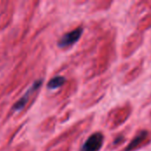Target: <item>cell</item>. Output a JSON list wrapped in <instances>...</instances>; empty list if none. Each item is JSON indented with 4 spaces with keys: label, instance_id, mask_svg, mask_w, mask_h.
<instances>
[{
    "label": "cell",
    "instance_id": "6da1fadb",
    "mask_svg": "<svg viewBox=\"0 0 151 151\" xmlns=\"http://www.w3.org/2000/svg\"><path fill=\"white\" fill-rule=\"evenodd\" d=\"M104 142V135L101 133L93 134L83 144L81 151H98Z\"/></svg>",
    "mask_w": 151,
    "mask_h": 151
},
{
    "label": "cell",
    "instance_id": "7a4b0ae2",
    "mask_svg": "<svg viewBox=\"0 0 151 151\" xmlns=\"http://www.w3.org/2000/svg\"><path fill=\"white\" fill-rule=\"evenodd\" d=\"M81 33H82V28L79 27L73 31H71L67 34H65L58 42V45L60 47H67V46H70L72 44H73L74 42H76L81 35Z\"/></svg>",
    "mask_w": 151,
    "mask_h": 151
},
{
    "label": "cell",
    "instance_id": "3957f363",
    "mask_svg": "<svg viewBox=\"0 0 151 151\" xmlns=\"http://www.w3.org/2000/svg\"><path fill=\"white\" fill-rule=\"evenodd\" d=\"M40 84H41V81H37L36 82H35L34 84H33V86L28 89V91H27V93L14 104V106H13V109L15 110V111H20V110H22L24 107H25V105L27 104V101H28V99H29V97H30V96L32 95V93L34 92V91H35L38 88H39V86H40Z\"/></svg>",
    "mask_w": 151,
    "mask_h": 151
},
{
    "label": "cell",
    "instance_id": "277c9868",
    "mask_svg": "<svg viewBox=\"0 0 151 151\" xmlns=\"http://www.w3.org/2000/svg\"><path fill=\"white\" fill-rule=\"evenodd\" d=\"M65 80L64 77L58 76V77H55L50 81V82L48 83V87L51 89H55V88L61 87L65 83Z\"/></svg>",
    "mask_w": 151,
    "mask_h": 151
},
{
    "label": "cell",
    "instance_id": "5b68a950",
    "mask_svg": "<svg viewBox=\"0 0 151 151\" xmlns=\"http://www.w3.org/2000/svg\"><path fill=\"white\" fill-rule=\"evenodd\" d=\"M146 135H147V133H146V132H142V134H138V135L133 140V142H131V144L127 148V150L128 151L133 150V149H134L137 145H139V144L143 141V139L146 137Z\"/></svg>",
    "mask_w": 151,
    "mask_h": 151
}]
</instances>
